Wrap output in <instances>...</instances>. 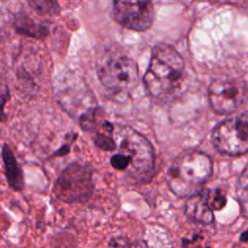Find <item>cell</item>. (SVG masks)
<instances>
[{
    "instance_id": "14",
    "label": "cell",
    "mask_w": 248,
    "mask_h": 248,
    "mask_svg": "<svg viewBox=\"0 0 248 248\" xmlns=\"http://www.w3.org/2000/svg\"><path fill=\"white\" fill-rule=\"evenodd\" d=\"M227 203V199L220 189L208 190V204L212 210H220Z\"/></svg>"
},
{
    "instance_id": "3",
    "label": "cell",
    "mask_w": 248,
    "mask_h": 248,
    "mask_svg": "<svg viewBox=\"0 0 248 248\" xmlns=\"http://www.w3.org/2000/svg\"><path fill=\"white\" fill-rule=\"evenodd\" d=\"M212 173V161L204 153L189 151L174 159L167 172L170 190L178 198H190L202 191L201 187Z\"/></svg>"
},
{
    "instance_id": "11",
    "label": "cell",
    "mask_w": 248,
    "mask_h": 248,
    "mask_svg": "<svg viewBox=\"0 0 248 248\" xmlns=\"http://www.w3.org/2000/svg\"><path fill=\"white\" fill-rule=\"evenodd\" d=\"M14 24L17 32L36 39L45 38L48 33V30L45 25L36 22L33 18L24 14L16 15Z\"/></svg>"
},
{
    "instance_id": "13",
    "label": "cell",
    "mask_w": 248,
    "mask_h": 248,
    "mask_svg": "<svg viewBox=\"0 0 248 248\" xmlns=\"http://www.w3.org/2000/svg\"><path fill=\"white\" fill-rule=\"evenodd\" d=\"M235 191L240 202L248 205V165L238 177Z\"/></svg>"
},
{
    "instance_id": "1",
    "label": "cell",
    "mask_w": 248,
    "mask_h": 248,
    "mask_svg": "<svg viewBox=\"0 0 248 248\" xmlns=\"http://www.w3.org/2000/svg\"><path fill=\"white\" fill-rule=\"evenodd\" d=\"M112 137L116 150L109 159L112 168L124 171L137 183L150 180L154 172L155 156L149 140L134 128L122 124H114Z\"/></svg>"
},
{
    "instance_id": "5",
    "label": "cell",
    "mask_w": 248,
    "mask_h": 248,
    "mask_svg": "<svg viewBox=\"0 0 248 248\" xmlns=\"http://www.w3.org/2000/svg\"><path fill=\"white\" fill-rule=\"evenodd\" d=\"M94 189L93 170L90 166L74 162L67 166L53 186L55 197L66 203L86 202Z\"/></svg>"
},
{
    "instance_id": "17",
    "label": "cell",
    "mask_w": 248,
    "mask_h": 248,
    "mask_svg": "<svg viewBox=\"0 0 248 248\" xmlns=\"http://www.w3.org/2000/svg\"><path fill=\"white\" fill-rule=\"evenodd\" d=\"M239 240L241 241V242H248V229L246 230V231H244V232H241V234H240V236H239Z\"/></svg>"
},
{
    "instance_id": "2",
    "label": "cell",
    "mask_w": 248,
    "mask_h": 248,
    "mask_svg": "<svg viewBox=\"0 0 248 248\" xmlns=\"http://www.w3.org/2000/svg\"><path fill=\"white\" fill-rule=\"evenodd\" d=\"M184 60L170 45L153 46L148 68L143 76L144 87L153 99H164L175 91L183 78Z\"/></svg>"
},
{
    "instance_id": "10",
    "label": "cell",
    "mask_w": 248,
    "mask_h": 248,
    "mask_svg": "<svg viewBox=\"0 0 248 248\" xmlns=\"http://www.w3.org/2000/svg\"><path fill=\"white\" fill-rule=\"evenodd\" d=\"M2 159L9 186L15 191H21L24 187L22 170L17 163L14 152L7 143H4L2 147Z\"/></svg>"
},
{
    "instance_id": "12",
    "label": "cell",
    "mask_w": 248,
    "mask_h": 248,
    "mask_svg": "<svg viewBox=\"0 0 248 248\" xmlns=\"http://www.w3.org/2000/svg\"><path fill=\"white\" fill-rule=\"evenodd\" d=\"M28 5L32 10L42 16H53L59 13L60 7L55 1H42L34 0L29 1Z\"/></svg>"
},
{
    "instance_id": "18",
    "label": "cell",
    "mask_w": 248,
    "mask_h": 248,
    "mask_svg": "<svg viewBox=\"0 0 248 248\" xmlns=\"http://www.w3.org/2000/svg\"><path fill=\"white\" fill-rule=\"evenodd\" d=\"M206 248H209V247H206Z\"/></svg>"
},
{
    "instance_id": "6",
    "label": "cell",
    "mask_w": 248,
    "mask_h": 248,
    "mask_svg": "<svg viewBox=\"0 0 248 248\" xmlns=\"http://www.w3.org/2000/svg\"><path fill=\"white\" fill-rule=\"evenodd\" d=\"M211 142L224 154L235 156L248 152V114L220 122L211 133Z\"/></svg>"
},
{
    "instance_id": "8",
    "label": "cell",
    "mask_w": 248,
    "mask_h": 248,
    "mask_svg": "<svg viewBox=\"0 0 248 248\" xmlns=\"http://www.w3.org/2000/svg\"><path fill=\"white\" fill-rule=\"evenodd\" d=\"M111 15L115 22L137 32L149 29L155 18L154 6L149 1H114Z\"/></svg>"
},
{
    "instance_id": "15",
    "label": "cell",
    "mask_w": 248,
    "mask_h": 248,
    "mask_svg": "<svg viewBox=\"0 0 248 248\" xmlns=\"http://www.w3.org/2000/svg\"><path fill=\"white\" fill-rule=\"evenodd\" d=\"M108 248H132V242L126 235H116L108 240Z\"/></svg>"
},
{
    "instance_id": "9",
    "label": "cell",
    "mask_w": 248,
    "mask_h": 248,
    "mask_svg": "<svg viewBox=\"0 0 248 248\" xmlns=\"http://www.w3.org/2000/svg\"><path fill=\"white\" fill-rule=\"evenodd\" d=\"M185 215L189 220L202 225H210L214 221L213 210L208 204V190L188 198L184 206Z\"/></svg>"
},
{
    "instance_id": "7",
    "label": "cell",
    "mask_w": 248,
    "mask_h": 248,
    "mask_svg": "<svg viewBox=\"0 0 248 248\" xmlns=\"http://www.w3.org/2000/svg\"><path fill=\"white\" fill-rule=\"evenodd\" d=\"M246 98V84L238 78H216L208 87L209 105L219 114L232 113Z\"/></svg>"
},
{
    "instance_id": "4",
    "label": "cell",
    "mask_w": 248,
    "mask_h": 248,
    "mask_svg": "<svg viewBox=\"0 0 248 248\" xmlns=\"http://www.w3.org/2000/svg\"><path fill=\"white\" fill-rule=\"evenodd\" d=\"M98 78L108 98L116 103L125 102L139 83L137 63L126 55H112L100 63Z\"/></svg>"
},
{
    "instance_id": "16",
    "label": "cell",
    "mask_w": 248,
    "mask_h": 248,
    "mask_svg": "<svg viewBox=\"0 0 248 248\" xmlns=\"http://www.w3.org/2000/svg\"><path fill=\"white\" fill-rule=\"evenodd\" d=\"M132 248H149V246L144 239H137L132 242Z\"/></svg>"
}]
</instances>
